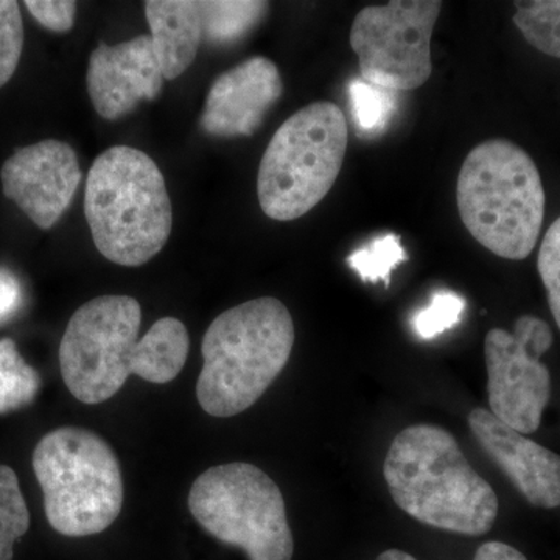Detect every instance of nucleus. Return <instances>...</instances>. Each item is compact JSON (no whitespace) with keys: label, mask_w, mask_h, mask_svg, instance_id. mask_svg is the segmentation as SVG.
<instances>
[{"label":"nucleus","mask_w":560,"mask_h":560,"mask_svg":"<svg viewBox=\"0 0 560 560\" xmlns=\"http://www.w3.org/2000/svg\"><path fill=\"white\" fill-rule=\"evenodd\" d=\"M142 311L135 298L106 294L73 313L60 345L61 375L77 400L98 405L119 393L130 375L164 385L189 355V334L162 318L139 340Z\"/></svg>","instance_id":"nucleus-1"},{"label":"nucleus","mask_w":560,"mask_h":560,"mask_svg":"<svg viewBox=\"0 0 560 560\" xmlns=\"http://www.w3.org/2000/svg\"><path fill=\"white\" fill-rule=\"evenodd\" d=\"M383 475L394 503L431 528L480 537L499 515L495 490L441 427L418 423L401 430L390 444Z\"/></svg>","instance_id":"nucleus-2"},{"label":"nucleus","mask_w":560,"mask_h":560,"mask_svg":"<svg viewBox=\"0 0 560 560\" xmlns=\"http://www.w3.org/2000/svg\"><path fill=\"white\" fill-rule=\"evenodd\" d=\"M294 338L289 308L276 298L221 313L202 338L205 366L197 383L202 410L232 418L253 407L289 363Z\"/></svg>","instance_id":"nucleus-3"},{"label":"nucleus","mask_w":560,"mask_h":560,"mask_svg":"<svg viewBox=\"0 0 560 560\" xmlns=\"http://www.w3.org/2000/svg\"><path fill=\"white\" fill-rule=\"evenodd\" d=\"M84 215L95 248L121 267H140L171 237L164 176L149 154L128 145L103 151L88 173Z\"/></svg>","instance_id":"nucleus-4"},{"label":"nucleus","mask_w":560,"mask_h":560,"mask_svg":"<svg viewBox=\"0 0 560 560\" xmlns=\"http://www.w3.org/2000/svg\"><path fill=\"white\" fill-rule=\"evenodd\" d=\"M464 226L495 256H530L544 226V183L533 158L511 140H486L464 161L456 186Z\"/></svg>","instance_id":"nucleus-5"},{"label":"nucleus","mask_w":560,"mask_h":560,"mask_svg":"<svg viewBox=\"0 0 560 560\" xmlns=\"http://www.w3.org/2000/svg\"><path fill=\"white\" fill-rule=\"evenodd\" d=\"M33 470L43 489L47 521L62 536H94L119 517L120 463L92 431L77 427L50 431L33 452Z\"/></svg>","instance_id":"nucleus-6"},{"label":"nucleus","mask_w":560,"mask_h":560,"mask_svg":"<svg viewBox=\"0 0 560 560\" xmlns=\"http://www.w3.org/2000/svg\"><path fill=\"white\" fill-rule=\"evenodd\" d=\"M349 128L340 106L316 102L280 125L265 150L257 197L272 220L301 219L326 198L340 175Z\"/></svg>","instance_id":"nucleus-7"},{"label":"nucleus","mask_w":560,"mask_h":560,"mask_svg":"<svg viewBox=\"0 0 560 560\" xmlns=\"http://www.w3.org/2000/svg\"><path fill=\"white\" fill-rule=\"evenodd\" d=\"M189 508L210 536L241 548L249 560L293 558L282 492L253 464L210 467L191 486Z\"/></svg>","instance_id":"nucleus-8"},{"label":"nucleus","mask_w":560,"mask_h":560,"mask_svg":"<svg viewBox=\"0 0 560 560\" xmlns=\"http://www.w3.org/2000/svg\"><path fill=\"white\" fill-rule=\"evenodd\" d=\"M441 10L440 0H393L361 10L349 36L361 80L393 92L425 84L433 70L430 40Z\"/></svg>","instance_id":"nucleus-9"},{"label":"nucleus","mask_w":560,"mask_h":560,"mask_svg":"<svg viewBox=\"0 0 560 560\" xmlns=\"http://www.w3.org/2000/svg\"><path fill=\"white\" fill-rule=\"evenodd\" d=\"M547 320L523 315L514 331L492 329L485 340L490 412L522 434L539 430L551 397V375L541 355L551 349Z\"/></svg>","instance_id":"nucleus-10"},{"label":"nucleus","mask_w":560,"mask_h":560,"mask_svg":"<svg viewBox=\"0 0 560 560\" xmlns=\"http://www.w3.org/2000/svg\"><path fill=\"white\" fill-rule=\"evenodd\" d=\"M0 178L5 197L40 230H50L75 197L81 168L72 147L50 139L18 150Z\"/></svg>","instance_id":"nucleus-11"},{"label":"nucleus","mask_w":560,"mask_h":560,"mask_svg":"<svg viewBox=\"0 0 560 560\" xmlns=\"http://www.w3.org/2000/svg\"><path fill=\"white\" fill-rule=\"evenodd\" d=\"M164 80L150 35L116 46L102 43L92 51L86 73L92 105L106 120L127 116L139 102L154 101Z\"/></svg>","instance_id":"nucleus-12"},{"label":"nucleus","mask_w":560,"mask_h":560,"mask_svg":"<svg viewBox=\"0 0 560 560\" xmlns=\"http://www.w3.org/2000/svg\"><path fill=\"white\" fill-rule=\"evenodd\" d=\"M283 92L278 66L254 57L213 81L201 114V128L213 138L253 136Z\"/></svg>","instance_id":"nucleus-13"},{"label":"nucleus","mask_w":560,"mask_h":560,"mask_svg":"<svg viewBox=\"0 0 560 560\" xmlns=\"http://www.w3.org/2000/svg\"><path fill=\"white\" fill-rule=\"evenodd\" d=\"M467 420L482 451L504 471L528 503L544 510L560 506L558 453L528 440L485 408H475Z\"/></svg>","instance_id":"nucleus-14"},{"label":"nucleus","mask_w":560,"mask_h":560,"mask_svg":"<svg viewBox=\"0 0 560 560\" xmlns=\"http://www.w3.org/2000/svg\"><path fill=\"white\" fill-rule=\"evenodd\" d=\"M151 43L165 80L190 68L202 39L200 2L150 0L145 3Z\"/></svg>","instance_id":"nucleus-15"},{"label":"nucleus","mask_w":560,"mask_h":560,"mask_svg":"<svg viewBox=\"0 0 560 560\" xmlns=\"http://www.w3.org/2000/svg\"><path fill=\"white\" fill-rule=\"evenodd\" d=\"M270 10L268 2L210 0L200 2L202 38L212 46H230L248 35Z\"/></svg>","instance_id":"nucleus-16"},{"label":"nucleus","mask_w":560,"mask_h":560,"mask_svg":"<svg viewBox=\"0 0 560 560\" xmlns=\"http://www.w3.org/2000/svg\"><path fill=\"white\" fill-rule=\"evenodd\" d=\"M39 386L38 372L22 359L16 342L11 338L0 340V415L31 405Z\"/></svg>","instance_id":"nucleus-17"},{"label":"nucleus","mask_w":560,"mask_h":560,"mask_svg":"<svg viewBox=\"0 0 560 560\" xmlns=\"http://www.w3.org/2000/svg\"><path fill=\"white\" fill-rule=\"evenodd\" d=\"M514 24L534 49L560 60V0L515 2Z\"/></svg>","instance_id":"nucleus-18"},{"label":"nucleus","mask_w":560,"mask_h":560,"mask_svg":"<svg viewBox=\"0 0 560 560\" xmlns=\"http://www.w3.org/2000/svg\"><path fill=\"white\" fill-rule=\"evenodd\" d=\"M31 528V512L20 480L9 466H0V560L13 559V547Z\"/></svg>","instance_id":"nucleus-19"},{"label":"nucleus","mask_w":560,"mask_h":560,"mask_svg":"<svg viewBox=\"0 0 560 560\" xmlns=\"http://www.w3.org/2000/svg\"><path fill=\"white\" fill-rule=\"evenodd\" d=\"M407 259L399 235L385 234L375 238L366 248L350 254L348 264L364 282H383L389 287L390 272Z\"/></svg>","instance_id":"nucleus-20"},{"label":"nucleus","mask_w":560,"mask_h":560,"mask_svg":"<svg viewBox=\"0 0 560 560\" xmlns=\"http://www.w3.org/2000/svg\"><path fill=\"white\" fill-rule=\"evenodd\" d=\"M393 94L396 92L374 86L364 80H353L349 84V98L360 131L374 135L385 130L390 110L394 109Z\"/></svg>","instance_id":"nucleus-21"},{"label":"nucleus","mask_w":560,"mask_h":560,"mask_svg":"<svg viewBox=\"0 0 560 560\" xmlns=\"http://www.w3.org/2000/svg\"><path fill=\"white\" fill-rule=\"evenodd\" d=\"M466 308V301L453 291L433 294L429 307L416 313L412 329L422 340H433L459 323Z\"/></svg>","instance_id":"nucleus-22"},{"label":"nucleus","mask_w":560,"mask_h":560,"mask_svg":"<svg viewBox=\"0 0 560 560\" xmlns=\"http://www.w3.org/2000/svg\"><path fill=\"white\" fill-rule=\"evenodd\" d=\"M24 47L21 7L14 0H0V88L5 86L20 65Z\"/></svg>","instance_id":"nucleus-23"},{"label":"nucleus","mask_w":560,"mask_h":560,"mask_svg":"<svg viewBox=\"0 0 560 560\" xmlns=\"http://www.w3.org/2000/svg\"><path fill=\"white\" fill-rule=\"evenodd\" d=\"M537 268L547 290L550 311L560 330V217L541 241Z\"/></svg>","instance_id":"nucleus-24"},{"label":"nucleus","mask_w":560,"mask_h":560,"mask_svg":"<svg viewBox=\"0 0 560 560\" xmlns=\"http://www.w3.org/2000/svg\"><path fill=\"white\" fill-rule=\"evenodd\" d=\"M24 5L47 31L66 33L75 24L77 3L70 0H27Z\"/></svg>","instance_id":"nucleus-25"},{"label":"nucleus","mask_w":560,"mask_h":560,"mask_svg":"<svg viewBox=\"0 0 560 560\" xmlns=\"http://www.w3.org/2000/svg\"><path fill=\"white\" fill-rule=\"evenodd\" d=\"M22 287L13 272L0 268V324L9 320L21 308Z\"/></svg>","instance_id":"nucleus-26"},{"label":"nucleus","mask_w":560,"mask_h":560,"mask_svg":"<svg viewBox=\"0 0 560 560\" xmlns=\"http://www.w3.org/2000/svg\"><path fill=\"white\" fill-rule=\"evenodd\" d=\"M474 560H528L523 552L503 541H488L475 552Z\"/></svg>","instance_id":"nucleus-27"},{"label":"nucleus","mask_w":560,"mask_h":560,"mask_svg":"<svg viewBox=\"0 0 560 560\" xmlns=\"http://www.w3.org/2000/svg\"><path fill=\"white\" fill-rule=\"evenodd\" d=\"M375 560H418L415 556L408 555V552L401 550H386L383 551Z\"/></svg>","instance_id":"nucleus-28"}]
</instances>
